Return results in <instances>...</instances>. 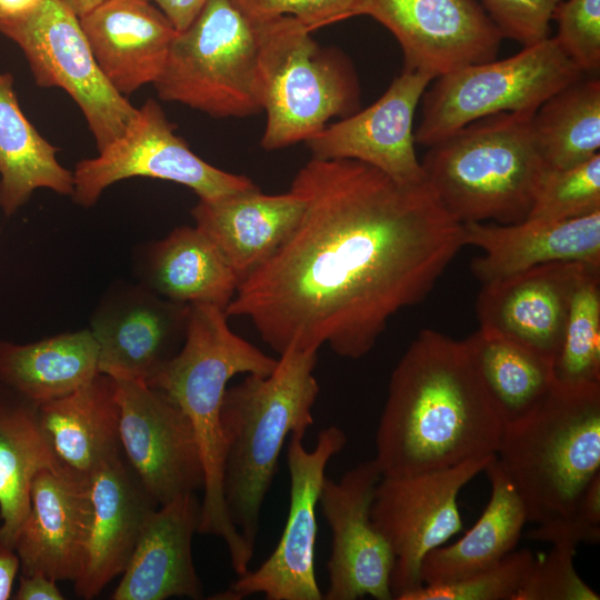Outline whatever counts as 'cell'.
Returning <instances> with one entry per match:
<instances>
[{
    "label": "cell",
    "mask_w": 600,
    "mask_h": 600,
    "mask_svg": "<svg viewBox=\"0 0 600 600\" xmlns=\"http://www.w3.org/2000/svg\"><path fill=\"white\" fill-rule=\"evenodd\" d=\"M290 190L304 202L297 227L224 310L279 354L328 346L364 357L464 247L462 224L427 183L401 184L360 161L311 158Z\"/></svg>",
    "instance_id": "cell-1"
},
{
    "label": "cell",
    "mask_w": 600,
    "mask_h": 600,
    "mask_svg": "<svg viewBox=\"0 0 600 600\" xmlns=\"http://www.w3.org/2000/svg\"><path fill=\"white\" fill-rule=\"evenodd\" d=\"M503 428L463 342L423 329L391 373L373 459L383 477L441 470L496 456Z\"/></svg>",
    "instance_id": "cell-2"
},
{
    "label": "cell",
    "mask_w": 600,
    "mask_h": 600,
    "mask_svg": "<svg viewBox=\"0 0 600 600\" xmlns=\"http://www.w3.org/2000/svg\"><path fill=\"white\" fill-rule=\"evenodd\" d=\"M318 351L289 349L267 376L227 388L220 409L222 492L228 517L254 551L261 508L284 441L313 424Z\"/></svg>",
    "instance_id": "cell-3"
},
{
    "label": "cell",
    "mask_w": 600,
    "mask_h": 600,
    "mask_svg": "<svg viewBox=\"0 0 600 600\" xmlns=\"http://www.w3.org/2000/svg\"><path fill=\"white\" fill-rule=\"evenodd\" d=\"M227 318L214 304L190 303L181 349L146 383L174 402L193 427L204 468L198 533L221 538L233 571L241 576L249 570L254 551L231 523L224 506L220 409L232 377L270 374L278 359L236 334Z\"/></svg>",
    "instance_id": "cell-4"
},
{
    "label": "cell",
    "mask_w": 600,
    "mask_h": 600,
    "mask_svg": "<svg viewBox=\"0 0 600 600\" xmlns=\"http://www.w3.org/2000/svg\"><path fill=\"white\" fill-rule=\"evenodd\" d=\"M496 460L536 526L571 520L600 474V383L554 382L522 420L506 426Z\"/></svg>",
    "instance_id": "cell-5"
},
{
    "label": "cell",
    "mask_w": 600,
    "mask_h": 600,
    "mask_svg": "<svg viewBox=\"0 0 600 600\" xmlns=\"http://www.w3.org/2000/svg\"><path fill=\"white\" fill-rule=\"evenodd\" d=\"M534 112L472 121L428 147L424 180L457 222L526 220L548 170L532 139Z\"/></svg>",
    "instance_id": "cell-6"
},
{
    "label": "cell",
    "mask_w": 600,
    "mask_h": 600,
    "mask_svg": "<svg viewBox=\"0 0 600 600\" xmlns=\"http://www.w3.org/2000/svg\"><path fill=\"white\" fill-rule=\"evenodd\" d=\"M256 23L262 111L267 114L263 149L306 141L330 119L357 111L358 82L343 58L328 54L311 31L292 17Z\"/></svg>",
    "instance_id": "cell-7"
},
{
    "label": "cell",
    "mask_w": 600,
    "mask_h": 600,
    "mask_svg": "<svg viewBox=\"0 0 600 600\" xmlns=\"http://www.w3.org/2000/svg\"><path fill=\"white\" fill-rule=\"evenodd\" d=\"M164 101L214 118L262 111L257 23L231 0H208L188 28L178 31L153 83Z\"/></svg>",
    "instance_id": "cell-8"
},
{
    "label": "cell",
    "mask_w": 600,
    "mask_h": 600,
    "mask_svg": "<svg viewBox=\"0 0 600 600\" xmlns=\"http://www.w3.org/2000/svg\"><path fill=\"white\" fill-rule=\"evenodd\" d=\"M583 73L556 38L538 41L509 58L474 63L436 78L423 93L416 143L427 147L478 119L501 112H536Z\"/></svg>",
    "instance_id": "cell-9"
},
{
    "label": "cell",
    "mask_w": 600,
    "mask_h": 600,
    "mask_svg": "<svg viewBox=\"0 0 600 600\" xmlns=\"http://www.w3.org/2000/svg\"><path fill=\"white\" fill-rule=\"evenodd\" d=\"M0 33L24 53L39 87L63 89L81 109L98 151L122 134L137 110L101 72L79 17L62 0L0 13Z\"/></svg>",
    "instance_id": "cell-10"
},
{
    "label": "cell",
    "mask_w": 600,
    "mask_h": 600,
    "mask_svg": "<svg viewBox=\"0 0 600 600\" xmlns=\"http://www.w3.org/2000/svg\"><path fill=\"white\" fill-rule=\"evenodd\" d=\"M73 201L92 207L109 186L128 178L147 177L179 183L199 199H214L253 189L246 176L221 170L198 157L174 132V124L153 99H148L121 136L94 158L77 163Z\"/></svg>",
    "instance_id": "cell-11"
},
{
    "label": "cell",
    "mask_w": 600,
    "mask_h": 600,
    "mask_svg": "<svg viewBox=\"0 0 600 600\" xmlns=\"http://www.w3.org/2000/svg\"><path fill=\"white\" fill-rule=\"evenodd\" d=\"M493 457L413 476H381L370 516L394 556L390 580L393 599L402 600L423 586L426 556L463 528L458 506L461 489L483 472Z\"/></svg>",
    "instance_id": "cell-12"
},
{
    "label": "cell",
    "mask_w": 600,
    "mask_h": 600,
    "mask_svg": "<svg viewBox=\"0 0 600 600\" xmlns=\"http://www.w3.org/2000/svg\"><path fill=\"white\" fill-rule=\"evenodd\" d=\"M303 437L297 431L290 434V502L277 547L256 570L238 576L228 589L211 599L241 600L258 593L267 600L323 599L314 572L317 506L327 466L346 447L347 436L337 426L324 428L312 450L306 449Z\"/></svg>",
    "instance_id": "cell-13"
},
{
    "label": "cell",
    "mask_w": 600,
    "mask_h": 600,
    "mask_svg": "<svg viewBox=\"0 0 600 600\" xmlns=\"http://www.w3.org/2000/svg\"><path fill=\"white\" fill-rule=\"evenodd\" d=\"M114 380L121 450L149 494L161 506L203 490V462L187 414L143 381Z\"/></svg>",
    "instance_id": "cell-14"
},
{
    "label": "cell",
    "mask_w": 600,
    "mask_h": 600,
    "mask_svg": "<svg viewBox=\"0 0 600 600\" xmlns=\"http://www.w3.org/2000/svg\"><path fill=\"white\" fill-rule=\"evenodd\" d=\"M360 16L394 36L403 70L432 79L496 59L504 39L476 0H362Z\"/></svg>",
    "instance_id": "cell-15"
},
{
    "label": "cell",
    "mask_w": 600,
    "mask_h": 600,
    "mask_svg": "<svg viewBox=\"0 0 600 600\" xmlns=\"http://www.w3.org/2000/svg\"><path fill=\"white\" fill-rule=\"evenodd\" d=\"M381 472L374 459L358 463L337 481H323L319 503L332 532L323 599L391 600L393 552L374 527L370 511Z\"/></svg>",
    "instance_id": "cell-16"
},
{
    "label": "cell",
    "mask_w": 600,
    "mask_h": 600,
    "mask_svg": "<svg viewBox=\"0 0 600 600\" xmlns=\"http://www.w3.org/2000/svg\"><path fill=\"white\" fill-rule=\"evenodd\" d=\"M189 304L168 300L144 284H114L91 319L99 372L147 382L181 349Z\"/></svg>",
    "instance_id": "cell-17"
},
{
    "label": "cell",
    "mask_w": 600,
    "mask_h": 600,
    "mask_svg": "<svg viewBox=\"0 0 600 600\" xmlns=\"http://www.w3.org/2000/svg\"><path fill=\"white\" fill-rule=\"evenodd\" d=\"M433 79L403 70L368 108L327 124L306 140L312 159L356 160L406 186L426 183L414 149L413 117Z\"/></svg>",
    "instance_id": "cell-18"
},
{
    "label": "cell",
    "mask_w": 600,
    "mask_h": 600,
    "mask_svg": "<svg viewBox=\"0 0 600 600\" xmlns=\"http://www.w3.org/2000/svg\"><path fill=\"white\" fill-rule=\"evenodd\" d=\"M92 517L89 479L60 466L38 471L30 488V510L13 546L22 573L77 580Z\"/></svg>",
    "instance_id": "cell-19"
},
{
    "label": "cell",
    "mask_w": 600,
    "mask_h": 600,
    "mask_svg": "<svg viewBox=\"0 0 600 600\" xmlns=\"http://www.w3.org/2000/svg\"><path fill=\"white\" fill-rule=\"evenodd\" d=\"M588 264L552 262L482 284L481 329L516 341L553 362L577 280Z\"/></svg>",
    "instance_id": "cell-20"
},
{
    "label": "cell",
    "mask_w": 600,
    "mask_h": 600,
    "mask_svg": "<svg viewBox=\"0 0 600 600\" xmlns=\"http://www.w3.org/2000/svg\"><path fill=\"white\" fill-rule=\"evenodd\" d=\"M462 234L464 246L483 251L470 266L481 284L552 262L600 268V211L567 220L469 222Z\"/></svg>",
    "instance_id": "cell-21"
},
{
    "label": "cell",
    "mask_w": 600,
    "mask_h": 600,
    "mask_svg": "<svg viewBox=\"0 0 600 600\" xmlns=\"http://www.w3.org/2000/svg\"><path fill=\"white\" fill-rule=\"evenodd\" d=\"M93 507L91 533L78 597L89 600L126 569L149 516L158 508L123 453L103 462L89 477Z\"/></svg>",
    "instance_id": "cell-22"
},
{
    "label": "cell",
    "mask_w": 600,
    "mask_h": 600,
    "mask_svg": "<svg viewBox=\"0 0 600 600\" xmlns=\"http://www.w3.org/2000/svg\"><path fill=\"white\" fill-rule=\"evenodd\" d=\"M79 19L101 72L123 97L157 81L178 33L151 0H104Z\"/></svg>",
    "instance_id": "cell-23"
},
{
    "label": "cell",
    "mask_w": 600,
    "mask_h": 600,
    "mask_svg": "<svg viewBox=\"0 0 600 600\" xmlns=\"http://www.w3.org/2000/svg\"><path fill=\"white\" fill-rule=\"evenodd\" d=\"M200 511L196 493L158 506L147 519L111 599L202 598L203 587L192 557Z\"/></svg>",
    "instance_id": "cell-24"
},
{
    "label": "cell",
    "mask_w": 600,
    "mask_h": 600,
    "mask_svg": "<svg viewBox=\"0 0 600 600\" xmlns=\"http://www.w3.org/2000/svg\"><path fill=\"white\" fill-rule=\"evenodd\" d=\"M304 202L292 190L262 193L258 187L214 199H199L191 214L217 246L239 283L262 266L297 227Z\"/></svg>",
    "instance_id": "cell-25"
},
{
    "label": "cell",
    "mask_w": 600,
    "mask_h": 600,
    "mask_svg": "<svg viewBox=\"0 0 600 600\" xmlns=\"http://www.w3.org/2000/svg\"><path fill=\"white\" fill-rule=\"evenodd\" d=\"M39 417L58 464L89 479L122 452L117 382L98 373L73 392L39 406Z\"/></svg>",
    "instance_id": "cell-26"
},
{
    "label": "cell",
    "mask_w": 600,
    "mask_h": 600,
    "mask_svg": "<svg viewBox=\"0 0 600 600\" xmlns=\"http://www.w3.org/2000/svg\"><path fill=\"white\" fill-rule=\"evenodd\" d=\"M142 284L180 303H210L226 310L239 279L217 246L199 228L181 226L149 244L137 264Z\"/></svg>",
    "instance_id": "cell-27"
},
{
    "label": "cell",
    "mask_w": 600,
    "mask_h": 600,
    "mask_svg": "<svg viewBox=\"0 0 600 600\" xmlns=\"http://www.w3.org/2000/svg\"><path fill=\"white\" fill-rule=\"evenodd\" d=\"M491 494L483 512L458 541L423 559V584L456 582L483 571L514 550L528 521L522 501L493 457L486 466Z\"/></svg>",
    "instance_id": "cell-28"
},
{
    "label": "cell",
    "mask_w": 600,
    "mask_h": 600,
    "mask_svg": "<svg viewBox=\"0 0 600 600\" xmlns=\"http://www.w3.org/2000/svg\"><path fill=\"white\" fill-rule=\"evenodd\" d=\"M39 404L0 383V543L13 548L30 510V488L43 468L58 467Z\"/></svg>",
    "instance_id": "cell-29"
},
{
    "label": "cell",
    "mask_w": 600,
    "mask_h": 600,
    "mask_svg": "<svg viewBox=\"0 0 600 600\" xmlns=\"http://www.w3.org/2000/svg\"><path fill=\"white\" fill-rule=\"evenodd\" d=\"M98 361L90 329L24 344L0 341V383L40 406L88 383L100 373Z\"/></svg>",
    "instance_id": "cell-30"
},
{
    "label": "cell",
    "mask_w": 600,
    "mask_h": 600,
    "mask_svg": "<svg viewBox=\"0 0 600 600\" xmlns=\"http://www.w3.org/2000/svg\"><path fill=\"white\" fill-rule=\"evenodd\" d=\"M57 152L23 114L13 77L0 73V207L7 217L38 188L72 194L73 173L59 163Z\"/></svg>",
    "instance_id": "cell-31"
},
{
    "label": "cell",
    "mask_w": 600,
    "mask_h": 600,
    "mask_svg": "<svg viewBox=\"0 0 600 600\" xmlns=\"http://www.w3.org/2000/svg\"><path fill=\"white\" fill-rule=\"evenodd\" d=\"M462 342L503 427L529 416L552 390V362L538 352L481 328Z\"/></svg>",
    "instance_id": "cell-32"
},
{
    "label": "cell",
    "mask_w": 600,
    "mask_h": 600,
    "mask_svg": "<svg viewBox=\"0 0 600 600\" xmlns=\"http://www.w3.org/2000/svg\"><path fill=\"white\" fill-rule=\"evenodd\" d=\"M531 132L548 170L573 167L599 153V79L582 77L547 99L532 117Z\"/></svg>",
    "instance_id": "cell-33"
},
{
    "label": "cell",
    "mask_w": 600,
    "mask_h": 600,
    "mask_svg": "<svg viewBox=\"0 0 600 600\" xmlns=\"http://www.w3.org/2000/svg\"><path fill=\"white\" fill-rule=\"evenodd\" d=\"M552 370L560 384L600 383V268L586 266L577 280Z\"/></svg>",
    "instance_id": "cell-34"
},
{
    "label": "cell",
    "mask_w": 600,
    "mask_h": 600,
    "mask_svg": "<svg viewBox=\"0 0 600 600\" xmlns=\"http://www.w3.org/2000/svg\"><path fill=\"white\" fill-rule=\"evenodd\" d=\"M597 211H600V152L573 167L547 170L528 218L567 220Z\"/></svg>",
    "instance_id": "cell-35"
},
{
    "label": "cell",
    "mask_w": 600,
    "mask_h": 600,
    "mask_svg": "<svg viewBox=\"0 0 600 600\" xmlns=\"http://www.w3.org/2000/svg\"><path fill=\"white\" fill-rule=\"evenodd\" d=\"M537 560L528 549L513 550L497 564L469 578L447 584H423L402 600H516Z\"/></svg>",
    "instance_id": "cell-36"
},
{
    "label": "cell",
    "mask_w": 600,
    "mask_h": 600,
    "mask_svg": "<svg viewBox=\"0 0 600 600\" xmlns=\"http://www.w3.org/2000/svg\"><path fill=\"white\" fill-rule=\"evenodd\" d=\"M552 19L564 53L586 74L600 70V0H560Z\"/></svg>",
    "instance_id": "cell-37"
},
{
    "label": "cell",
    "mask_w": 600,
    "mask_h": 600,
    "mask_svg": "<svg viewBox=\"0 0 600 600\" xmlns=\"http://www.w3.org/2000/svg\"><path fill=\"white\" fill-rule=\"evenodd\" d=\"M576 549L571 544H552L550 552L537 560L516 600H599L574 568Z\"/></svg>",
    "instance_id": "cell-38"
},
{
    "label": "cell",
    "mask_w": 600,
    "mask_h": 600,
    "mask_svg": "<svg viewBox=\"0 0 600 600\" xmlns=\"http://www.w3.org/2000/svg\"><path fill=\"white\" fill-rule=\"evenodd\" d=\"M250 19L292 17L311 32L360 16L362 0H231Z\"/></svg>",
    "instance_id": "cell-39"
},
{
    "label": "cell",
    "mask_w": 600,
    "mask_h": 600,
    "mask_svg": "<svg viewBox=\"0 0 600 600\" xmlns=\"http://www.w3.org/2000/svg\"><path fill=\"white\" fill-rule=\"evenodd\" d=\"M559 1L482 0V3L504 38L527 47L549 37V23Z\"/></svg>",
    "instance_id": "cell-40"
},
{
    "label": "cell",
    "mask_w": 600,
    "mask_h": 600,
    "mask_svg": "<svg viewBox=\"0 0 600 600\" xmlns=\"http://www.w3.org/2000/svg\"><path fill=\"white\" fill-rule=\"evenodd\" d=\"M54 579L42 573L21 574L13 594L16 600H63Z\"/></svg>",
    "instance_id": "cell-41"
},
{
    "label": "cell",
    "mask_w": 600,
    "mask_h": 600,
    "mask_svg": "<svg viewBox=\"0 0 600 600\" xmlns=\"http://www.w3.org/2000/svg\"><path fill=\"white\" fill-rule=\"evenodd\" d=\"M169 19L177 31H182L196 19L208 0H151Z\"/></svg>",
    "instance_id": "cell-42"
},
{
    "label": "cell",
    "mask_w": 600,
    "mask_h": 600,
    "mask_svg": "<svg viewBox=\"0 0 600 600\" xmlns=\"http://www.w3.org/2000/svg\"><path fill=\"white\" fill-rule=\"evenodd\" d=\"M20 561L13 548L0 543V600H7L12 594V586Z\"/></svg>",
    "instance_id": "cell-43"
},
{
    "label": "cell",
    "mask_w": 600,
    "mask_h": 600,
    "mask_svg": "<svg viewBox=\"0 0 600 600\" xmlns=\"http://www.w3.org/2000/svg\"><path fill=\"white\" fill-rule=\"evenodd\" d=\"M41 0H0V13L17 14L36 7Z\"/></svg>",
    "instance_id": "cell-44"
},
{
    "label": "cell",
    "mask_w": 600,
    "mask_h": 600,
    "mask_svg": "<svg viewBox=\"0 0 600 600\" xmlns=\"http://www.w3.org/2000/svg\"><path fill=\"white\" fill-rule=\"evenodd\" d=\"M79 18L90 12L104 0H62Z\"/></svg>",
    "instance_id": "cell-45"
}]
</instances>
